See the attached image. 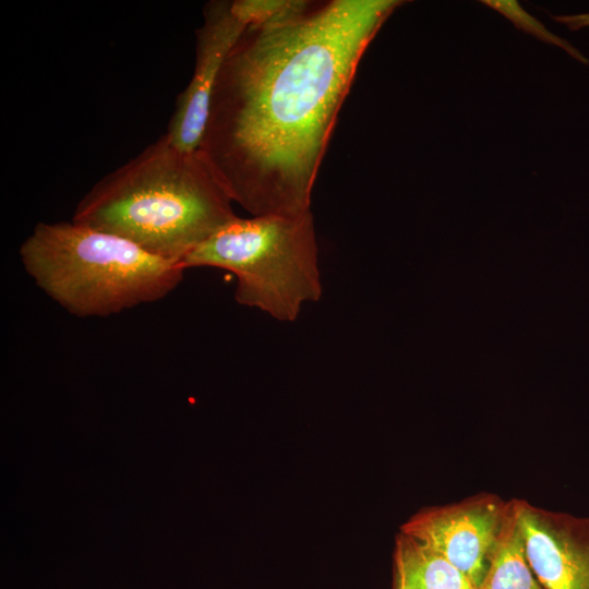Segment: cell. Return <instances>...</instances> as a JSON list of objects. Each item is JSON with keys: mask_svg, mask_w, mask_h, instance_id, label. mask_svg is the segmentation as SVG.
Segmentation results:
<instances>
[{"mask_svg": "<svg viewBox=\"0 0 589 589\" xmlns=\"http://www.w3.org/2000/svg\"><path fill=\"white\" fill-rule=\"evenodd\" d=\"M513 507L514 498L479 493L420 510L401 533L443 555L478 588Z\"/></svg>", "mask_w": 589, "mask_h": 589, "instance_id": "cell-5", "label": "cell"}, {"mask_svg": "<svg viewBox=\"0 0 589 589\" xmlns=\"http://www.w3.org/2000/svg\"><path fill=\"white\" fill-rule=\"evenodd\" d=\"M477 589H544L527 558L517 513V498H514V507L489 557L485 574Z\"/></svg>", "mask_w": 589, "mask_h": 589, "instance_id": "cell-9", "label": "cell"}, {"mask_svg": "<svg viewBox=\"0 0 589 589\" xmlns=\"http://www.w3.org/2000/svg\"><path fill=\"white\" fill-rule=\"evenodd\" d=\"M529 564L544 589H589V517L517 498Z\"/></svg>", "mask_w": 589, "mask_h": 589, "instance_id": "cell-7", "label": "cell"}, {"mask_svg": "<svg viewBox=\"0 0 589 589\" xmlns=\"http://www.w3.org/2000/svg\"><path fill=\"white\" fill-rule=\"evenodd\" d=\"M396 580L409 589H477L440 553L404 533L397 539Z\"/></svg>", "mask_w": 589, "mask_h": 589, "instance_id": "cell-8", "label": "cell"}, {"mask_svg": "<svg viewBox=\"0 0 589 589\" xmlns=\"http://www.w3.org/2000/svg\"><path fill=\"white\" fill-rule=\"evenodd\" d=\"M247 26L233 0H213L204 5L203 23L196 29L193 73L178 96L166 133L176 147L200 151L216 82Z\"/></svg>", "mask_w": 589, "mask_h": 589, "instance_id": "cell-6", "label": "cell"}, {"mask_svg": "<svg viewBox=\"0 0 589 589\" xmlns=\"http://www.w3.org/2000/svg\"><path fill=\"white\" fill-rule=\"evenodd\" d=\"M19 254L36 286L79 317L109 316L158 301L179 286L185 271L73 220L38 223Z\"/></svg>", "mask_w": 589, "mask_h": 589, "instance_id": "cell-3", "label": "cell"}, {"mask_svg": "<svg viewBox=\"0 0 589 589\" xmlns=\"http://www.w3.org/2000/svg\"><path fill=\"white\" fill-rule=\"evenodd\" d=\"M400 0H292L245 27L213 92L200 151L252 216L311 211L359 63Z\"/></svg>", "mask_w": 589, "mask_h": 589, "instance_id": "cell-1", "label": "cell"}, {"mask_svg": "<svg viewBox=\"0 0 589 589\" xmlns=\"http://www.w3.org/2000/svg\"><path fill=\"white\" fill-rule=\"evenodd\" d=\"M481 2L510 20L517 28L531 34L542 41L561 47L573 58L585 64H589V60H587L575 47L546 29L540 21L527 13L517 1L484 0Z\"/></svg>", "mask_w": 589, "mask_h": 589, "instance_id": "cell-10", "label": "cell"}, {"mask_svg": "<svg viewBox=\"0 0 589 589\" xmlns=\"http://www.w3.org/2000/svg\"><path fill=\"white\" fill-rule=\"evenodd\" d=\"M181 265L231 272L237 278L236 301L280 322H294L305 303L323 294L311 211L294 216H236Z\"/></svg>", "mask_w": 589, "mask_h": 589, "instance_id": "cell-4", "label": "cell"}, {"mask_svg": "<svg viewBox=\"0 0 589 589\" xmlns=\"http://www.w3.org/2000/svg\"><path fill=\"white\" fill-rule=\"evenodd\" d=\"M232 203L205 155L182 151L164 134L95 183L72 220L182 266L237 216Z\"/></svg>", "mask_w": 589, "mask_h": 589, "instance_id": "cell-2", "label": "cell"}, {"mask_svg": "<svg viewBox=\"0 0 589 589\" xmlns=\"http://www.w3.org/2000/svg\"><path fill=\"white\" fill-rule=\"evenodd\" d=\"M396 589H409L401 581L396 580Z\"/></svg>", "mask_w": 589, "mask_h": 589, "instance_id": "cell-12", "label": "cell"}, {"mask_svg": "<svg viewBox=\"0 0 589 589\" xmlns=\"http://www.w3.org/2000/svg\"><path fill=\"white\" fill-rule=\"evenodd\" d=\"M551 17L562 24H565L570 31H577L589 26V13L573 15H551Z\"/></svg>", "mask_w": 589, "mask_h": 589, "instance_id": "cell-11", "label": "cell"}]
</instances>
